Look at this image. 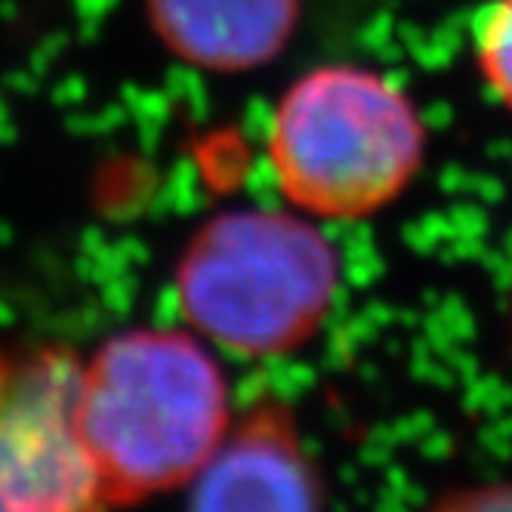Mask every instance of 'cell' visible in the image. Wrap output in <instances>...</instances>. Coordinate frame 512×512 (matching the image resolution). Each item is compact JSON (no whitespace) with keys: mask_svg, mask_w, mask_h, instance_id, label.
<instances>
[{"mask_svg":"<svg viewBox=\"0 0 512 512\" xmlns=\"http://www.w3.org/2000/svg\"><path fill=\"white\" fill-rule=\"evenodd\" d=\"M75 420L102 506H133L198 479L229 432V386L192 334L136 327L81 364Z\"/></svg>","mask_w":512,"mask_h":512,"instance_id":"6da1fadb","label":"cell"},{"mask_svg":"<svg viewBox=\"0 0 512 512\" xmlns=\"http://www.w3.org/2000/svg\"><path fill=\"white\" fill-rule=\"evenodd\" d=\"M173 284L195 334L241 358H278L306 346L331 315L340 253L303 216L238 207L189 238Z\"/></svg>","mask_w":512,"mask_h":512,"instance_id":"7a4b0ae2","label":"cell"},{"mask_svg":"<svg viewBox=\"0 0 512 512\" xmlns=\"http://www.w3.org/2000/svg\"><path fill=\"white\" fill-rule=\"evenodd\" d=\"M426 155L417 105L361 65H321L284 90L269 124L281 195L318 219H368L405 195Z\"/></svg>","mask_w":512,"mask_h":512,"instance_id":"3957f363","label":"cell"},{"mask_svg":"<svg viewBox=\"0 0 512 512\" xmlns=\"http://www.w3.org/2000/svg\"><path fill=\"white\" fill-rule=\"evenodd\" d=\"M78 380L81 361L68 349H0V509L102 506L75 420Z\"/></svg>","mask_w":512,"mask_h":512,"instance_id":"277c9868","label":"cell"},{"mask_svg":"<svg viewBox=\"0 0 512 512\" xmlns=\"http://www.w3.org/2000/svg\"><path fill=\"white\" fill-rule=\"evenodd\" d=\"M324 503L297 420L278 401L250 408L192 482L195 509H315Z\"/></svg>","mask_w":512,"mask_h":512,"instance_id":"5b68a950","label":"cell"},{"mask_svg":"<svg viewBox=\"0 0 512 512\" xmlns=\"http://www.w3.org/2000/svg\"><path fill=\"white\" fill-rule=\"evenodd\" d=\"M155 38L210 75H247L294 41L303 0H145Z\"/></svg>","mask_w":512,"mask_h":512,"instance_id":"8992f818","label":"cell"},{"mask_svg":"<svg viewBox=\"0 0 512 512\" xmlns=\"http://www.w3.org/2000/svg\"><path fill=\"white\" fill-rule=\"evenodd\" d=\"M475 62L491 96L512 112V0H491L475 22Z\"/></svg>","mask_w":512,"mask_h":512,"instance_id":"52a82bcc","label":"cell"}]
</instances>
